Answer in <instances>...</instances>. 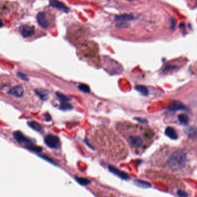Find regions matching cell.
I'll list each match as a JSON object with an SVG mask.
<instances>
[{"mask_svg": "<svg viewBox=\"0 0 197 197\" xmlns=\"http://www.w3.org/2000/svg\"><path fill=\"white\" fill-rule=\"evenodd\" d=\"M122 130L130 145L137 150L145 149L153 138V132L138 126L126 124Z\"/></svg>", "mask_w": 197, "mask_h": 197, "instance_id": "obj_1", "label": "cell"}, {"mask_svg": "<svg viewBox=\"0 0 197 197\" xmlns=\"http://www.w3.org/2000/svg\"><path fill=\"white\" fill-rule=\"evenodd\" d=\"M187 155L182 150H176L169 153L165 160V167L172 172L182 171L187 165Z\"/></svg>", "mask_w": 197, "mask_h": 197, "instance_id": "obj_2", "label": "cell"}, {"mask_svg": "<svg viewBox=\"0 0 197 197\" xmlns=\"http://www.w3.org/2000/svg\"><path fill=\"white\" fill-rule=\"evenodd\" d=\"M45 143L52 149H56L60 145V140L56 136L49 134L45 137Z\"/></svg>", "mask_w": 197, "mask_h": 197, "instance_id": "obj_3", "label": "cell"}, {"mask_svg": "<svg viewBox=\"0 0 197 197\" xmlns=\"http://www.w3.org/2000/svg\"><path fill=\"white\" fill-rule=\"evenodd\" d=\"M19 31L24 38H28L34 34L35 28L29 25H22L19 27Z\"/></svg>", "mask_w": 197, "mask_h": 197, "instance_id": "obj_4", "label": "cell"}, {"mask_svg": "<svg viewBox=\"0 0 197 197\" xmlns=\"http://www.w3.org/2000/svg\"><path fill=\"white\" fill-rule=\"evenodd\" d=\"M13 135L15 139L19 143H25V144H28V145L32 143V140L30 139H29L28 138H27L26 136L24 135L21 132H14Z\"/></svg>", "mask_w": 197, "mask_h": 197, "instance_id": "obj_5", "label": "cell"}, {"mask_svg": "<svg viewBox=\"0 0 197 197\" xmlns=\"http://www.w3.org/2000/svg\"><path fill=\"white\" fill-rule=\"evenodd\" d=\"M49 4L52 7L62 11L64 12H68L70 11L69 8L66 5L64 4L62 2L59 1L58 0H50Z\"/></svg>", "mask_w": 197, "mask_h": 197, "instance_id": "obj_6", "label": "cell"}, {"mask_svg": "<svg viewBox=\"0 0 197 197\" xmlns=\"http://www.w3.org/2000/svg\"><path fill=\"white\" fill-rule=\"evenodd\" d=\"M37 22L39 25L44 28H48L49 27V23L46 18V15L44 12H40L38 13L36 16Z\"/></svg>", "mask_w": 197, "mask_h": 197, "instance_id": "obj_7", "label": "cell"}, {"mask_svg": "<svg viewBox=\"0 0 197 197\" xmlns=\"http://www.w3.org/2000/svg\"><path fill=\"white\" fill-rule=\"evenodd\" d=\"M8 93L10 95H12L16 97H21L24 93L23 88L21 86H14L9 89Z\"/></svg>", "mask_w": 197, "mask_h": 197, "instance_id": "obj_8", "label": "cell"}, {"mask_svg": "<svg viewBox=\"0 0 197 197\" xmlns=\"http://www.w3.org/2000/svg\"><path fill=\"white\" fill-rule=\"evenodd\" d=\"M108 169L111 172L114 173V175L118 176L119 178H122V179H129V176L126 173L124 172L123 171L118 170V169L116 168L114 166L110 165V166H108Z\"/></svg>", "mask_w": 197, "mask_h": 197, "instance_id": "obj_9", "label": "cell"}, {"mask_svg": "<svg viewBox=\"0 0 197 197\" xmlns=\"http://www.w3.org/2000/svg\"><path fill=\"white\" fill-rule=\"evenodd\" d=\"M185 134L189 138L197 140V128L195 127H188L184 129Z\"/></svg>", "mask_w": 197, "mask_h": 197, "instance_id": "obj_10", "label": "cell"}, {"mask_svg": "<svg viewBox=\"0 0 197 197\" xmlns=\"http://www.w3.org/2000/svg\"><path fill=\"white\" fill-rule=\"evenodd\" d=\"M169 109L172 111L178 110H187V108L179 101H174L169 106Z\"/></svg>", "mask_w": 197, "mask_h": 197, "instance_id": "obj_11", "label": "cell"}, {"mask_svg": "<svg viewBox=\"0 0 197 197\" xmlns=\"http://www.w3.org/2000/svg\"><path fill=\"white\" fill-rule=\"evenodd\" d=\"M165 134L168 137H169L172 139L175 140V139H177L178 138L177 132L175 130V129L171 127L166 128L165 131Z\"/></svg>", "mask_w": 197, "mask_h": 197, "instance_id": "obj_12", "label": "cell"}, {"mask_svg": "<svg viewBox=\"0 0 197 197\" xmlns=\"http://www.w3.org/2000/svg\"><path fill=\"white\" fill-rule=\"evenodd\" d=\"M134 19V16L130 14H123L120 15H118L115 16V20L116 21H121V22H126L132 20Z\"/></svg>", "mask_w": 197, "mask_h": 197, "instance_id": "obj_13", "label": "cell"}, {"mask_svg": "<svg viewBox=\"0 0 197 197\" xmlns=\"http://www.w3.org/2000/svg\"><path fill=\"white\" fill-rule=\"evenodd\" d=\"M28 124L30 127L36 131L41 132L42 130V127L40 125V123H37L36 122L32 121V122H28Z\"/></svg>", "mask_w": 197, "mask_h": 197, "instance_id": "obj_14", "label": "cell"}, {"mask_svg": "<svg viewBox=\"0 0 197 197\" xmlns=\"http://www.w3.org/2000/svg\"><path fill=\"white\" fill-rule=\"evenodd\" d=\"M35 92L43 100H46L48 97V92L43 89H37L35 90Z\"/></svg>", "mask_w": 197, "mask_h": 197, "instance_id": "obj_15", "label": "cell"}, {"mask_svg": "<svg viewBox=\"0 0 197 197\" xmlns=\"http://www.w3.org/2000/svg\"><path fill=\"white\" fill-rule=\"evenodd\" d=\"M135 89L143 96H147L149 94L148 88L144 86H137L135 87Z\"/></svg>", "mask_w": 197, "mask_h": 197, "instance_id": "obj_16", "label": "cell"}, {"mask_svg": "<svg viewBox=\"0 0 197 197\" xmlns=\"http://www.w3.org/2000/svg\"><path fill=\"white\" fill-rule=\"evenodd\" d=\"M178 120L182 124H187L189 122V118L187 114H180L178 116Z\"/></svg>", "mask_w": 197, "mask_h": 197, "instance_id": "obj_17", "label": "cell"}, {"mask_svg": "<svg viewBox=\"0 0 197 197\" xmlns=\"http://www.w3.org/2000/svg\"><path fill=\"white\" fill-rule=\"evenodd\" d=\"M75 180L79 183V184H81L82 186H86V185H88L90 183V180H89L88 179H86V178H83L75 176Z\"/></svg>", "mask_w": 197, "mask_h": 197, "instance_id": "obj_18", "label": "cell"}, {"mask_svg": "<svg viewBox=\"0 0 197 197\" xmlns=\"http://www.w3.org/2000/svg\"><path fill=\"white\" fill-rule=\"evenodd\" d=\"M135 183L138 186L142 188H149L150 187H151V185L149 184L148 183H146L142 180H136Z\"/></svg>", "mask_w": 197, "mask_h": 197, "instance_id": "obj_19", "label": "cell"}, {"mask_svg": "<svg viewBox=\"0 0 197 197\" xmlns=\"http://www.w3.org/2000/svg\"><path fill=\"white\" fill-rule=\"evenodd\" d=\"M56 96L60 100L61 102H67V101H70L69 97L64 95L61 92H57L56 93Z\"/></svg>", "mask_w": 197, "mask_h": 197, "instance_id": "obj_20", "label": "cell"}, {"mask_svg": "<svg viewBox=\"0 0 197 197\" xmlns=\"http://www.w3.org/2000/svg\"><path fill=\"white\" fill-rule=\"evenodd\" d=\"M26 148L27 149H28L29 150H31V151L35 152H38V153L41 152L42 151V149L41 147H39V146H35L34 145H28L27 146H26Z\"/></svg>", "mask_w": 197, "mask_h": 197, "instance_id": "obj_21", "label": "cell"}, {"mask_svg": "<svg viewBox=\"0 0 197 197\" xmlns=\"http://www.w3.org/2000/svg\"><path fill=\"white\" fill-rule=\"evenodd\" d=\"M60 108L62 110H71L72 109V106L71 105L66 103V102H61Z\"/></svg>", "mask_w": 197, "mask_h": 197, "instance_id": "obj_22", "label": "cell"}, {"mask_svg": "<svg viewBox=\"0 0 197 197\" xmlns=\"http://www.w3.org/2000/svg\"><path fill=\"white\" fill-rule=\"evenodd\" d=\"M79 88L81 91L84 92H90V91L89 86L86 84H80L79 86Z\"/></svg>", "mask_w": 197, "mask_h": 197, "instance_id": "obj_23", "label": "cell"}, {"mask_svg": "<svg viewBox=\"0 0 197 197\" xmlns=\"http://www.w3.org/2000/svg\"><path fill=\"white\" fill-rule=\"evenodd\" d=\"M17 75H18V77H19L23 80H25V81H28V79L26 75L22 74L21 72H18Z\"/></svg>", "mask_w": 197, "mask_h": 197, "instance_id": "obj_24", "label": "cell"}, {"mask_svg": "<svg viewBox=\"0 0 197 197\" xmlns=\"http://www.w3.org/2000/svg\"><path fill=\"white\" fill-rule=\"evenodd\" d=\"M178 194L179 196H181V197H186V196H187V194L186 193H185L184 191H183L182 190H179L178 191Z\"/></svg>", "mask_w": 197, "mask_h": 197, "instance_id": "obj_25", "label": "cell"}, {"mask_svg": "<svg viewBox=\"0 0 197 197\" xmlns=\"http://www.w3.org/2000/svg\"><path fill=\"white\" fill-rule=\"evenodd\" d=\"M46 121L50 122L51 120V116L49 114H46Z\"/></svg>", "mask_w": 197, "mask_h": 197, "instance_id": "obj_26", "label": "cell"}, {"mask_svg": "<svg viewBox=\"0 0 197 197\" xmlns=\"http://www.w3.org/2000/svg\"><path fill=\"white\" fill-rule=\"evenodd\" d=\"M41 157L43 158H44L45 160H47L48 161H49V162H50V163H52V164H54V163L53 162V161H52V160H50V159H49L48 158L46 157H44V156H41Z\"/></svg>", "mask_w": 197, "mask_h": 197, "instance_id": "obj_27", "label": "cell"}, {"mask_svg": "<svg viewBox=\"0 0 197 197\" xmlns=\"http://www.w3.org/2000/svg\"><path fill=\"white\" fill-rule=\"evenodd\" d=\"M128 1H131V0H128Z\"/></svg>", "mask_w": 197, "mask_h": 197, "instance_id": "obj_28", "label": "cell"}, {"mask_svg": "<svg viewBox=\"0 0 197 197\" xmlns=\"http://www.w3.org/2000/svg\"></svg>", "mask_w": 197, "mask_h": 197, "instance_id": "obj_29", "label": "cell"}]
</instances>
